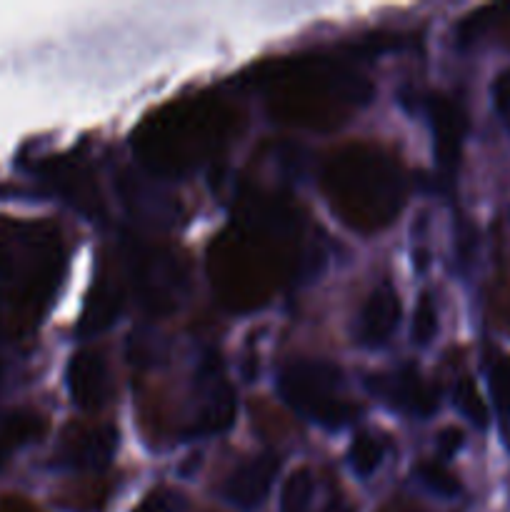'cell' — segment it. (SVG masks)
Masks as SVG:
<instances>
[{"label":"cell","instance_id":"1","mask_svg":"<svg viewBox=\"0 0 510 512\" xmlns=\"http://www.w3.org/2000/svg\"><path fill=\"white\" fill-rule=\"evenodd\" d=\"M280 398L288 408L328 430L348 425L360 408L345 398V375L328 360H293L280 370Z\"/></svg>","mask_w":510,"mask_h":512},{"label":"cell","instance_id":"2","mask_svg":"<svg viewBox=\"0 0 510 512\" xmlns=\"http://www.w3.org/2000/svg\"><path fill=\"white\" fill-rule=\"evenodd\" d=\"M365 388H368L375 398L383 400L388 408L410 415V418H430V415L440 408L438 390L430 388V385L420 378L418 370L410 368V365L390 370V373L368 375Z\"/></svg>","mask_w":510,"mask_h":512},{"label":"cell","instance_id":"3","mask_svg":"<svg viewBox=\"0 0 510 512\" xmlns=\"http://www.w3.org/2000/svg\"><path fill=\"white\" fill-rule=\"evenodd\" d=\"M280 458L273 453H263L240 465L225 483V498L243 510H255L270 495L273 480L278 478Z\"/></svg>","mask_w":510,"mask_h":512},{"label":"cell","instance_id":"4","mask_svg":"<svg viewBox=\"0 0 510 512\" xmlns=\"http://www.w3.org/2000/svg\"><path fill=\"white\" fill-rule=\"evenodd\" d=\"M238 403L228 380L215 370L200 375V410L195 418V435H218L233 425Z\"/></svg>","mask_w":510,"mask_h":512},{"label":"cell","instance_id":"5","mask_svg":"<svg viewBox=\"0 0 510 512\" xmlns=\"http://www.w3.org/2000/svg\"><path fill=\"white\" fill-rule=\"evenodd\" d=\"M70 398L78 408L83 410H98L105 403V395H108V368H105L103 355L95 353V350H80L70 358L68 373Z\"/></svg>","mask_w":510,"mask_h":512},{"label":"cell","instance_id":"6","mask_svg":"<svg viewBox=\"0 0 510 512\" xmlns=\"http://www.w3.org/2000/svg\"><path fill=\"white\" fill-rule=\"evenodd\" d=\"M425 105H428V120L430 128H433L438 163L445 170H453L458 165L460 145H463L465 125H468L463 110L458 108V103L443 98V95H433Z\"/></svg>","mask_w":510,"mask_h":512},{"label":"cell","instance_id":"7","mask_svg":"<svg viewBox=\"0 0 510 512\" xmlns=\"http://www.w3.org/2000/svg\"><path fill=\"white\" fill-rule=\"evenodd\" d=\"M400 323V298L393 285L383 283L368 295L358 320V340L368 348L383 345Z\"/></svg>","mask_w":510,"mask_h":512},{"label":"cell","instance_id":"8","mask_svg":"<svg viewBox=\"0 0 510 512\" xmlns=\"http://www.w3.org/2000/svg\"><path fill=\"white\" fill-rule=\"evenodd\" d=\"M115 450H118V430L113 425H98L70 440L63 458L73 468L100 470L113 460Z\"/></svg>","mask_w":510,"mask_h":512},{"label":"cell","instance_id":"9","mask_svg":"<svg viewBox=\"0 0 510 512\" xmlns=\"http://www.w3.org/2000/svg\"><path fill=\"white\" fill-rule=\"evenodd\" d=\"M120 313V295L118 290H113L110 285L98 283L88 295V303H85L83 315H80L78 335L80 338H88V335H98L118 318Z\"/></svg>","mask_w":510,"mask_h":512},{"label":"cell","instance_id":"10","mask_svg":"<svg viewBox=\"0 0 510 512\" xmlns=\"http://www.w3.org/2000/svg\"><path fill=\"white\" fill-rule=\"evenodd\" d=\"M385 458V443L373 433H358L348 448V463L355 475L370 478Z\"/></svg>","mask_w":510,"mask_h":512},{"label":"cell","instance_id":"11","mask_svg":"<svg viewBox=\"0 0 510 512\" xmlns=\"http://www.w3.org/2000/svg\"><path fill=\"white\" fill-rule=\"evenodd\" d=\"M315 495V475L308 468H300L285 480L280 490V512H310Z\"/></svg>","mask_w":510,"mask_h":512},{"label":"cell","instance_id":"12","mask_svg":"<svg viewBox=\"0 0 510 512\" xmlns=\"http://www.w3.org/2000/svg\"><path fill=\"white\" fill-rule=\"evenodd\" d=\"M40 420L30 413H18L10 415L3 425H0V468H3L5 460L10 458V453L20 448L23 443H28L35 433H38Z\"/></svg>","mask_w":510,"mask_h":512},{"label":"cell","instance_id":"13","mask_svg":"<svg viewBox=\"0 0 510 512\" xmlns=\"http://www.w3.org/2000/svg\"><path fill=\"white\" fill-rule=\"evenodd\" d=\"M488 390L495 410L503 420L510 418V355L498 353L488 363Z\"/></svg>","mask_w":510,"mask_h":512},{"label":"cell","instance_id":"14","mask_svg":"<svg viewBox=\"0 0 510 512\" xmlns=\"http://www.w3.org/2000/svg\"><path fill=\"white\" fill-rule=\"evenodd\" d=\"M455 405H458L460 413H463L473 425H478V428H485V425H488V408H485V400L480 398L473 378H468V375H463L458 388H455Z\"/></svg>","mask_w":510,"mask_h":512},{"label":"cell","instance_id":"15","mask_svg":"<svg viewBox=\"0 0 510 512\" xmlns=\"http://www.w3.org/2000/svg\"><path fill=\"white\" fill-rule=\"evenodd\" d=\"M435 333H438V308H435V300L430 298V293H423L415 305L410 335H413V343L428 345L435 338Z\"/></svg>","mask_w":510,"mask_h":512},{"label":"cell","instance_id":"16","mask_svg":"<svg viewBox=\"0 0 510 512\" xmlns=\"http://www.w3.org/2000/svg\"><path fill=\"white\" fill-rule=\"evenodd\" d=\"M418 478L425 488L433 490L435 495H443V498H453V495L460 493L458 478L440 463H420Z\"/></svg>","mask_w":510,"mask_h":512},{"label":"cell","instance_id":"17","mask_svg":"<svg viewBox=\"0 0 510 512\" xmlns=\"http://www.w3.org/2000/svg\"><path fill=\"white\" fill-rule=\"evenodd\" d=\"M185 498L170 488H158L143 500L133 512H183Z\"/></svg>","mask_w":510,"mask_h":512},{"label":"cell","instance_id":"18","mask_svg":"<svg viewBox=\"0 0 510 512\" xmlns=\"http://www.w3.org/2000/svg\"><path fill=\"white\" fill-rule=\"evenodd\" d=\"M460 448H463V433L458 428H445L438 435V450L443 458H453Z\"/></svg>","mask_w":510,"mask_h":512},{"label":"cell","instance_id":"19","mask_svg":"<svg viewBox=\"0 0 510 512\" xmlns=\"http://www.w3.org/2000/svg\"><path fill=\"white\" fill-rule=\"evenodd\" d=\"M493 95H495V105H498L500 113H508L510 110V68L498 78Z\"/></svg>","mask_w":510,"mask_h":512},{"label":"cell","instance_id":"20","mask_svg":"<svg viewBox=\"0 0 510 512\" xmlns=\"http://www.w3.org/2000/svg\"><path fill=\"white\" fill-rule=\"evenodd\" d=\"M318 512H353V508H350V505H345L343 500H333V503H328L323 510H318Z\"/></svg>","mask_w":510,"mask_h":512},{"label":"cell","instance_id":"21","mask_svg":"<svg viewBox=\"0 0 510 512\" xmlns=\"http://www.w3.org/2000/svg\"><path fill=\"white\" fill-rule=\"evenodd\" d=\"M505 423V428H503V435H505V443L510 445V418L508 420H503Z\"/></svg>","mask_w":510,"mask_h":512}]
</instances>
